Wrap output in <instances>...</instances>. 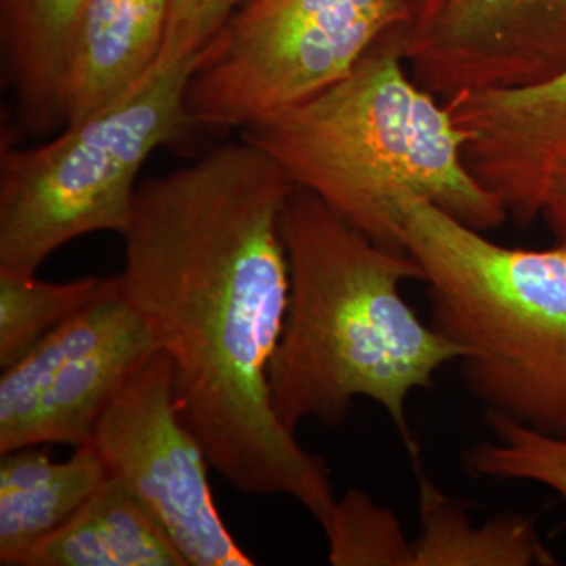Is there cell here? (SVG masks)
Masks as SVG:
<instances>
[{"instance_id": "12", "label": "cell", "mask_w": 566, "mask_h": 566, "mask_svg": "<svg viewBox=\"0 0 566 566\" xmlns=\"http://www.w3.org/2000/svg\"><path fill=\"white\" fill-rule=\"evenodd\" d=\"M84 2L0 0V55L17 134L44 136L65 125L63 74Z\"/></svg>"}, {"instance_id": "13", "label": "cell", "mask_w": 566, "mask_h": 566, "mask_svg": "<svg viewBox=\"0 0 566 566\" xmlns=\"http://www.w3.org/2000/svg\"><path fill=\"white\" fill-rule=\"evenodd\" d=\"M18 566H188L166 528L114 476Z\"/></svg>"}, {"instance_id": "14", "label": "cell", "mask_w": 566, "mask_h": 566, "mask_svg": "<svg viewBox=\"0 0 566 566\" xmlns=\"http://www.w3.org/2000/svg\"><path fill=\"white\" fill-rule=\"evenodd\" d=\"M109 476L95 447L62 463L36 447L0 460V565L18 566L25 551L69 521Z\"/></svg>"}, {"instance_id": "20", "label": "cell", "mask_w": 566, "mask_h": 566, "mask_svg": "<svg viewBox=\"0 0 566 566\" xmlns=\"http://www.w3.org/2000/svg\"><path fill=\"white\" fill-rule=\"evenodd\" d=\"M539 216L556 237L557 244L566 245V158L551 177Z\"/></svg>"}, {"instance_id": "15", "label": "cell", "mask_w": 566, "mask_h": 566, "mask_svg": "<svg viewBox=\"0 0 566 566\" xmlns=\"http://www.w3.org/2000/svg\"><path fill=\"white\" fill-rule=\"evenodd\" d=\"M420 534L412 539V566H547L556 557L535 524L520 515H501L476 526L468 510L419 479Z\"/></svg>"}, {"instance_id": "4", "label": "cell", "mask_w": 566, "mask_h": 566, "mask_svg": "<svg viewBox=\"0 0 566 566\" xmlns=\"http://www.w3.org/2000/svg\"><path fill=\"white\" fill-rule=\"evenodd\" d=\"M398 208L430 324L463 349L469 392L486 415L566 439V245L505 248L420 197Z\"/></svg>"}, {"instance_id": "17", "label": "cell", "mask_w": 566, "mask_h": 566, "mask_svg": "<svg viewBox=\"0 0 566 566\" xmlns=\"http://www.w3.org/2000/svg\"><path fill=\"white\" fill-rule=\"evenodd\" d=\"M493 439L465 452L471 474L521 480L556 491L566 501V439L547 436L494 415H486Z\"/></svg>"}, {"instance_id": "1", "label": "cell", "mask_w": 566, "mask_h": 566, "mask_svg": "<svg viewBox=\"0 0 566 566\" xmlns=\"http://www.w3.org/2000/svg\"><path fill=\"white\" fill-rule=\"evenodd\" d=\"M293 186L244 139L140 181L118 283L172 360L178 415L211 468L241 493L289 495L326 532L329 468L270 398L292 289L281 222Z\"/></svg>"}, {"instance_id": "18", "label": "cell", "mask_w": 566, "mask_h": 566, "mask_svg": "<svg viewBox=\"0 0 566 566\" xmlns=\"http://www.w3.org/2000/svg\"><path fill=\"white\" fill-rule=\"evenodd\" d=\"M324 534L329 542L331 565H415V545L398 517L363 490H349L337 499L333 520Z\"/></svg>"}, {"instance_id": "6", "label": "cell", "mask_w": 566, "mask_h": 566, "mask_svg": "<svg viewBox=\"0 0 566 566\" xmlns=\"http://www.w3.org/2000/svg\"><path fill=\"white\" fill-rule=\"evenodd\" d=\"M406 0H243L186 92L191 125L241 128L312 98L408 20Z\"/></svg>"}, {"instance_id": "5", "label": "cell", "mask_w": 566, "mask_h": 566, "mask_svg": "<svg viewBox=\"0 0 566 566\" xmlns=\"http://www.w3.org/2000/svg\"><path fill=\"white\" fill-rule=\"evenodd\" d=\"M203 54L156 66L122 102L46 144L0 150V271L35 275L76 238L125 232L142 166L188 128L186 92Z\"/></svg>"}, {"instance_id": "7", "label": "cell", "mask_w": 566, "mask_h": 566, "mask_svg": "<svg viewBox=\"0 0 566 566\" xmlns=\"http://www.w3.org/2000/svg\"><path fill=\"white\" fill-rule=\"evenodd\" d=\"M174 364L158 349L107 406L92 446L109 476L158 517L191 566H252L227 531L208 482L202 446L175 405Z\"/></svg>"}, {"instance_id": "2", "label": "cell", "mask_w": 566, "mask_h": 566, "mask_svg": "<svg viewBox=\"0 0 566 566\" xmlns=\"http://www.w3.org/2000/svg\"><path fill=\"white\" fill-rule=\"evenodd\" d=\"M281 227L292 289L270 368L275 417L293 434L305 419L338 427L367 398L385 409L419 469L409 397L464 356L406 303L401 285L422 281L419 263L296 185Z\"/></svg>"}, {"instance_id": "16", "label": "cell", "mask_w": 566, "mask_h": 566, "mask_svg": "<svg viewBox=\"0 0 566 566\" xmlns=\"http://www.w3.org/2000/svg\"><path fill=\"white\" fill-rule=\"evenodd\" d=\"M111 281L52 283L0 271V368L18 363L40 338L95 301Z\"/></svg>"}, {"instance_id": "11", "label": "cell", "mask_w": 566, "mask_h": 566, "mask_svg": "<svg viewBox=\"0 0 566 566\" xmlns=\"http://www.w3.org/2000/svg\"><path fill=\"white\" fill-rule=\"evenodd\" d=\"M158 349L150 327L126 300L114 322L82 345L51 379L17 450L46 444L91 446L115 395Z\"/></svg>"}, {"instance_id": "9", "label": "cell", "mask_w": 566, "mask_h": 566, "mask_svg": "<svg viewBox=\"0 0 566 566\" xmlns=\"http://www.w3.org/2000/svg\"><path fill=\"white\" fill-rule=\"evenodd\" d=\"M441 103L468 134L469 172L509 218L521 226L538 218L551 177L566 158V70L531 87L464 93Z\"/></svg>"}, {"instance_id": "8", "label": "cell", "mask_w": 566, "mask_h": 566, "mask_svg": "<svg viewBox=\"0 0 566 566\" xmlns=\"http://www.w3.org/2000/svg\"><path fill=\"white\" fill-rule=\"evenodd\" d=\"M398 33L416 84L441 102L566 70V0H423Z\"/></svg>"}, {"instance_id": "19", "label": "cell", "mask_w": 566, "mask_h": 566, "mask_svg": "<svg viewBox=\"0 0 566 566\" xmlns=\"http://www.w3.org/2000/svg\"><path fill=\"white\" fill-rule=\"evenodd\" d=\"M241 2L243 0H170L166 39L156 66L175 65L202 55Z\"/></svg>"}, {"instance_id": "10", "label": "cell", "mask_w": 566, "mask_h": 566, "mask_svg": "<svg viewBox=\"0 0 566 566\" xmlns=\"http://www.w3.org/2000/svg\"><path fill=\"white\" fill-rule=\"evenodd\" d=\"M169 11L170 0H85L63 74V126L114 106L150 76Z\"/></svg>"}, {"instance_id": "3", "label": "cell", "mask_w": 566, "mask_h": 566, "mask_svg": "<svg viewBox=\"0 0 566 566\" xmlns=\"http://www.w3.org/2000/svg\"><path fill=\"white\" fill-rule=\"evenodd\" d=\"M241 139L270 155L293 185L397 251H405L401 197L428 200L480 232L509 218L465 167L468 134L406 73L398 28L340 81L244 126Z\"/></svg>"}]
</instances>
